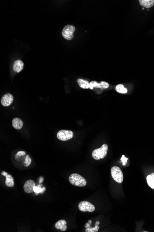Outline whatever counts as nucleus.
Returning a JSON list of instances; mask_svg holds the SVG:
<instances>
[{
	"label": "nucleus",
	"instance_id": "nucleus-22",
	"mask_svg": "<svg viewBox=\"0 0 154 232\" xmlns=\"http://www.w3.org/2000/svg\"><path fill=\"white\" fill-rule=\"evenodd\" d=\"M127 160H128V158H126L125 155H123L122 156L121 158V161L123 163V165H126Z\"/></svg>",
	"mask_w": 154,
	"mask_h": 232
},
{
	"label": "nucleus",
	"instance_id": "nucleus-13",
	"mask_svg": "<svg viewBox=\"0 0 154 232\" xmlns=\"http://www.w3.org/2000/svg\"><path fill=\"white\" fill-rule=\"evenodd\" d=\"M140 4L143 7L149 8L154 5V0H139Z\"/></svg>",
	"mask_w": 154,
	"mask_h": 232
},
{
	"label": "nucleus",
	"instance_id": "nucleus-20",
	"mask_svg": "<svg viewBox=\"0 0 154 232\" xmlns=\"http://www.w3.org/2000/svg\"><path fill=\"white\" fill-rule=\"evenodd\" d=\"M31 160L30 157H29V155H26V158L25 159V163L26 164V167L29 166L31 163Z\"/></svg>",
	"mask_w": 154,
	"mask_h": 232
},
{
	"label": "nucleus",
	"instance_id": "nucleus-17",
	"mask_svg": "<svg viewBox=\"0 0 154 232\" xmlns=\"http://www.w3.org/2000/svg\"><path fill=\"white\" fill-rule=\"evenodd\" d=\"M94 88H100L102 89V86H101V84L100 83H98L96 81H92L89 83V88L91 90H93Z\"/></svg>",
	"mask_w": 154,
	"mask_h": 232
},
{
	"label": "nucleus",
	"instance_id": "nucleus-24",
	"mask_svg": "<svg viewBox=\"0 0 154 232\" xmlns=\"http://www.w3.org/2000/svg\"><path fill=\"white\" fill-rule=\"evenodd\" d=\"M90 225L91 224H89L88 222V223H86V224H85V228H89V226H91V225Z\"/></svg>",
	"mask_w": 154,
	"mask_h": 232
},
{
	"label": "nucleus",
	"instance_id": "nucleus-5",
	"mask_svg": "<svg viewBox=\"0 0 154 232\" xmlns=\"http://www.w3.org/2000/svg\"><path fill=\"white\" fill-rule=\"evenodd\" d=\"M73 137L74 132L71 130H60L57 134V139L62 141H67L72 139Z\"/></svg>",
	"mask_w": 154,
	"mask_h": 232
},
{
	"label": "nucleus",
	"instance_id": "nucleus-27",
	"mask_svg": "<svg viewBox=\"0 0 154 232\" xmlns=\"http://www.w3.org/2000/svg\"><path fill=\"white\" fill-rule=\"evenodd\" d=\"M88 223H89V224H91L92 223V220H89V221H88Z\"/></svg>",
	"mask_w": 154,
	"mask_h": 232
},
{
	"label": "nucleus",
	"instance_id": "nucleus-4",
	"mask_svg": "<svg viewBox=\"0 0 154 232\" xmlns=\"http://www.w3.org/2000/svg\"><path fill=\"white\" fill-rule=\"evenodd\" d=\"M75 31V27L74 25H67L63 29L62 35L65 39L70 41L74 38V34Z\"/></svg>",
	"mask_w": 154,
	"mask_h": 232
},
{
	"label": "nucleus",
	"instance_id": "nucleus-23",
	"mask_svg": "<svg viewBox=\"0 0 154 232\" xmlns=\"http://www.w3.org/2000/svg\"><path fill=\"white\" fill-rule=\"evenodd\" d=\"M26 153H25V151H18V153H17L15 157H17V156H24V155H26Z\"/></svg>",
	"mask_w": 154,
	"mask_h": 232
},
{
	"label": "nucleus",
	"instance_id": "nucleus-19",
	"mask_svg": "<svg viewBox=\"0 0 154 232\" xmlns=\"http://www.w3.org/2000/svg\"><path fill=\"white\" fill-rule=\"evenodd\" d=\"M42 188L40 187V186H34L33 187V191L35 192L36 195H38V193H42Z\"/></svg>",
	"mask_w": 154,
	"mask_h": 232
},
{
	"label": "nucleus",
	"instance_id": "nucleus-8",
	"mask_svg": "<svg viewBox=\"0 0 154 232\" xmlns=\"http://www.w3.org/2000/svg\"><path fill=\"white\" fill-rule=\"evenodd\" d=\"M35 186V183L33 180H28L24 184V190L25 192L30 194L33 192L34 186Z\"/></svg>",
	"mask_w": 154,
	"mask_h": 232
},
{
	"label": "nucleus",
	"instance_id": "nucleus-10",
	"mask_svg": "<svg viewBox=\"0 0 154 232\" xmlns=\"http://www.w3.org/2000/svg\"><path fill=\"white\" fill-rule=\"evenodd\" d=\"M23 62L20 60H17L14 63L13 70L16 72L19 73L23 70L24 68Z\"/></svg>",
	"mask_w": 154,
	"mask_h": 232
},
{
	"label": "nucleus",
	"instance_id": "nucleus-25",
	"mask_svg": "<svg viewBox=\"0 0 154 232\" xmlns=\"http://www.w3.org/2000/svg\"><path fill=\"white\" fill-rule=\"evenodd\" d=\"M99 224H100L99 221H96V223H95V226H96V225H99Z\"/></svg>",
	"mask_w": 154,
	"mask_h": 232
},
{
	"label": "nucleus",
	"instance_id": "nucleus-1",
	"mask_svg": "<svg viewBox=\"0 0 154 232\" xmlns=\"http://www.w3.org/2000/svg\"><path fill=\"white\" fill-rule=\"evenodd\" d=\"M69 181L72 185L77 187H84L87 184L86 180L77 173L71 174L69 177Z\"/></svg>",
	"mask_w": 154,
	"mask_h": 232
},
{
	"label": "nucleus",
	"instance_id": "nucleus-7",
	"mask_svg": "<svg viewBox=\"0 0 154 232\" xmlns=\"http://www.w3.org/2000/svg\"><path fill=\"white\" fill-rule=\"evenodd\" d=\"M14 100V97L12 95L8 93L2 97L1 102V105L4 107H8L11 104Z\"/></svg>",
	"mask_w": 154,
	"mask_h": 232
},
{
	"label": "nucleus",
	"instance_id": "nucleus-12",
	"mask_svg": "<svg viewBox=\"0 0 154 232\" xmlns=\"http://www.w3.org/2000/svg\"><path fill=\"white\" fill-rule=\"evenodd\" d=\"M66 224L67 222L65 220H59L55 224V228L57 229H60L62 231H65L67 229V226H66Z\"/></svg>",
	"mask_w": 154,
	"mask_h": 232
},
{
	"label": "nucleus",
	"instance_id": "nucleus-21",
	"mask_svg": "<svg viewBox=\"0 0 154 232\" xmlns=\"http://www.w3.org/2000/svg\"><path fill=\"white\" fill-rule=\"evenodd\" d=\"M100 83L101 84V86H102V89H107L110 86L107 82H104V81L101 82Z\"/></svg>",
	"mask_w": 154,
	"mask_h": 232
},
{
	"label": "nucleus",
	"instance_id": "nucleus-6",
	"mask_svg": "<svg viewBox=\"0 0 154 232\" xmlns=\"http://www.w3.org/2000/svg\"><path fill=\"white\" fill-rule=\"evenodd\" d=\"M78 209L82 212H93L95 211L94 205L87 201H82L78 204Z\"/></svg>",
	"mask_w": 154,
	"mask_h": 232
},
{
	"label": "nucleus",
	"instance_id": "nucleus-3",
	"mask_svg": "<svg viewBox=\"0 0 154 232\" xmlns=\"http://www.w3.org/2000/svg\"><path fill=\"white\" fill-rule=\"evenodd\" d=\"M111 173L112 178L115 182L121 184L123 181V174L121 169L117 166H113L111 169Z\"/></svg>",
	"mask_w": 154,
	"mask_h": 232
},
{
	"label": "nucleus",
	"instance_id": "nucleus-26",
	"mask_svg": "<svg viewBox=\"0 0 154 232\" xmlns=\"http://www.w3.org/2000/svg\"><path fill=\"white\" fill-rule=\"evenodd\" d=\"M45 190V187L42 188V192L41 193H43V192H44V191Z\"/></svg>",
	"mask_w": 154,
	"mask_h": 232
},
{
	"label": "nucleus",
	"instance_id": "nucleus-2",
	"mask_svg": "<svg viewBox=\"0 0 154 232\" xmlns=\"http://www.w3.org/2000/svg\"><path fill=\"white\" fill-rule=\"evenodd\" d=\"M108 148L107 144H103L100 148L95 149L92 153L93 158L97 161L104 158L107 154Z\"/></svg>",
	"mask_w": 154,
	"mask_h": 232
},
{
	"label": "nucleus",
	"instance_id": "nucleus-11",
	"mask_svg": "<svg viewBox=\"0 0 154 232\" xmlns=\"http://www.w3.org/2000/svg\"><path fill=\"white\" fill-rule=\"evenodd\" d=\"M12 127L17 130H20L23 126V122L19 118H14L12 121Z\"/></svg>",
	"mask_w": 154,
	"mask_h": 232
},
{
	"label": "nucleus",
	"instance_id": "nucleus-9",
	"mask_svg": "<svg viewBox=\"0 0 154 232\" xmlns=\"http://www.w3.org/2000/svg\"><path fill=\"white\" fill-rule=\"evenodd\" d=\"M1 175L4 176L6 177V181H5V184L8 187H12L15 185V182H14V179L12 176L11 175L8 174V173L6 172H3L1 173Z\"/></svg>",
	"mask_w": 154,
	"mask_h": 232
},
{
	"label": "nucleus",
	"instance_id": "nucleus-15",
	"mask_svg": "<svg viewBox=\"0 0 154 232\" xmlns=\"http://www.w3.org/2000/svg\"><path fill=\"white\" fill-rule=\"evenodd\" d=\"M146 180L148 186L154 189V173L148 175L147 177Z\"/></svg>",
	"mask_w": 154,
	"mask_h": 232
},
{
	"label": "nucleus",
	"instance_id": "nucleus-16",
	"mask_svg": "<svg viewBox=\"0 0 154 232\" xmlns=\"http://www.w3.org/2000/svg\"><path fill=\"white\" fill-rule=\"evenodd\" d=\"M116 91L121 94H126L127 92V90L125 88L123 84H119L117 85L115 88Z\"/></svg>",
	"mask_w": 154,
	"mask_h": 232
},
{
	"label": "nucleus",
	"instance_id": "nucleus-18",
	"mask_svg": "<svg viewBox=\"0 0 154 232\" xmlns=\"http://www.w3.org/2000/svg\"><path fill=\"white\" fill-rule=\"evenodd\" d=\"M99 229V226L98 225L95 226L94 228H91L89 226V228H86L85 232H97Z\"/></svg>",
	"mask_w": 154,
	"mask_h": 232
},
{
	"label": "nucleus",
	"instance_id": "nucleus-14",
	"mask_svg": "<svg viewBox=\"0 0 154 232\" xmlns=\"http://www.w3.org/2000/svg\"><path fill=\"white\" fill-rule=\"evenodd\" d=\"M77 83H78L79 86L82 89H87L89 88V83L88 81L82 79H78L77 80Z\"/></svg>",
	"mask_w": 154,
	"mask_h": 232
}]
</instances>
